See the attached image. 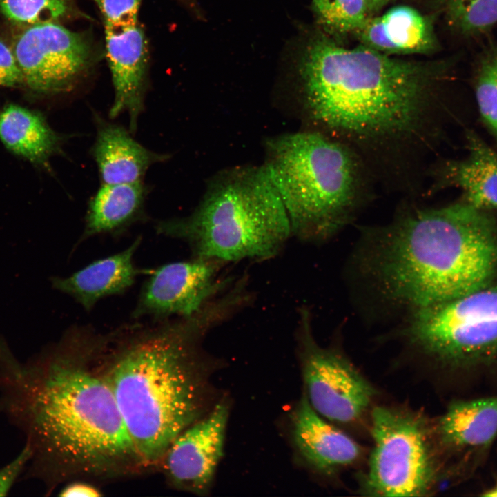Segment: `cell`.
Listing matches in <instances>:
<instances>
[{
  "label": "cell",
  "mask_w": 497,
  "mask_h": 497,
  "mask_svg": "<svg viewBox=\"0 0 497 497\" xmlns=\"http://www.w3.org/2000/svg\"><path fill=\"white\" fill-rule=\"evenodd\" d=\"M438 432L453 447L490 444L497 436V396L451 404L439 420Z\"/></svg>",
  "instance_id": "obj_20"
},
{
  "label": "cell",
  "mask_w": 497,
  "mask_h": 497,
  "mask_svg": "<svg viewBox=\"0 0 497 497\" xmlns=\"http://www.w3.org/2000/svg\"><path fill=\"white\" fill-rule=\"evenodd\" d=\"M403 336L427 357L465 366L497 355V285L413 310Z\"/></svg>",
  "instance_id": "obj_7"
},
{
  "label": "cell",
  "mask_w": 497,
  "mask_h": 497,
  "mask_svg": "<svg viewBox=\"0 0 497 497\" xmlns=\"http://www.w3.org/2000/svg\"><path fill=\"white\" fill-rule=\"evenodd\" d=\"M21 83V77L14 53L0 40V86H14Z\"/></svg>",
  "instance_id": "obj_28"
},
{
  "label": "cell",
  "mask_w": 497,
  "mask_h": 497,
  "mask_svg": "<svg viewBox=\"0 0 497 497\" xmlns=\"http://www.w3.org/2000/svg\"><path fill=\"white\" fill-rule=\"evenodd\" d=\"M294 71L308 130L350 149L377 186L422 193L439 130L436 70L318 32L301 46Z\"/></svg>",
  "instance_id": "obj_1"
},
{
  "label": "cell",
  "mask_w": 497,
  "mask_h": 497,
  "mask_svg": "<svg viewBox=\"0 0 497 497\" xmlns=\"http://www.w3.org/2000/svg\"><path fill=\"white\" fill-rule=\"evenodd\" d=\"M469 155L462 161L434 164L426 193L453 186L462 190L465 202L480 209L497 208V155L469 133Z\"/></svg>",
  "instance_id": "obj_16"
},
{
  "label": "cell",
  "mask_w": 497,
  "mask_h": 497,
  "mask_svg": "<svg viewBox=\"0 0 497 497\" xmlns=\"http://www.w3.org/2000/svg\"><path fill=\"white\" fill-rule=\"evenodd\" d=\"M367 8L369 15L371 17L372 14L377 12L385 5H387L391 0H364Z\"/></svg>",
  "instance_id": "obj_30"
},
{
  "label": "cell",
  "mask_w": 497,
  "mask_h": 497,
  "mask_svg": "<svg viewBox=\"0 0 497 497\" xmlns=\"http://www.w3.org/2000/svg\"><path fill=\"white\" fill-rule=\"evenodd\" d=\"M110 335L73 326L26 364L0 345V411L26 433L32 474L49 489L144 472L101 360Z\"/></svg>",
  "instance_id": "obj_2"
},
{
  "label": "cell",
  "mask_w": 497,
  "mask_h": 497,
  "mask_svg": "<svg viewBox=\"0 0 497 497\" xmlns=\"http://www.w3.org/2000/svg\"><path fill=\"white\" fill-rule=\"evenodd\" d=\"M142 240L137 237L122 251L93 261L68 277H53V287L72 297L86 311L104 298L126 292L141 272L133 257Z\"/></svg>",
  "instance_id": "obj_15"
},
{
  "label": "cell",
  "mask_w": 497,
  "mask_h": 497,
  "mask_svg": "<svg viewBox=\"0 0 497 497\" xmlns=\"http://www.w3.org/2000/svg\"><path fill=\"white\" fill-rule=\"evenodd\" d=\"M422 418L406 410L376 407L373 449L363 482L369 495L419 496L431 489L436 466Z\"/></svg>",
  "instance_id": "obj_8"
},
{
  "label": "cell",
  "mask_w": 497,
  "mask_h": 497,
  "mask_svg": "<svg viewBox=\"0 0 497 497\" xmlns=\"http://www.w3.org/2000/svg\"><path fill=\"white\" fill-rule=\"evenodd\" d=\"M31 457V448L26 444L14 460L0 469V496H6L10 491L27 462L30 461Z\"/></svg>",
  "instance_id": "obj_27"
},
{
  "label": "cell",
  "mask_w": 497,
  "mask_h": 497,
  "mask_svg": "<svg viewBox=\"0 0 497 497\" xmlns=\"http://www.w3.org/2000/svg\"><path fill=\"white\" fill-rule=\"evenodd\" d=\"M0 12L10 21L27 27L86 17L75 0H0Z\"/></svg>",
  "instance_id": "obj_22"
},
{
  "label": "cell",
  "mask_w": 497,
  "mask_h": 497,
  "mask_svg": "<svg viewBox=\"0 0 497 497\" xmlns=\"http://www.w3.org/2000/svg\"><path fill=\"white\" fill-rule=\"evenodd\" d=\"M369 233L365 271L380 291L415 310L490 284L497 271V224L465 202L404 209Z\"/></svg>",
  "instance_id": "obj_4"
},
{
  "label": "cell",
  "mask_w": 497,
  "mask_h": 497,
  "mask_svg": "<svg viewBox=\"0 0 497 497\" xmlns=\"http://www.w3.org/2000/svg\"><path fill=\"white\" fill-rule=\"evenodd\" d=\"M106 55L114 88L111 118L126 113L129 129L135 131L144 106L147 85L148 50L139 23L119 29H105Z\"/></svg>",
  "instance_id": "obj_13"
},
{
  "label": "cell",
  "mask_w": 497,
  "mask_h": 497,
  "mask_svg": "<svg viewBox=\"0 0 497 497\" xmlns=\"http://www.w3.org/2000/svg\"><path fill=\"white\" fill-rule=\"evenodd\" d=\"M360 44L387 55L426 54L436 50L432 22L415 8L397 6L369 17L355 32Z\"/></svg>",
  "instance_id": "obj_17"
},
{
  "label": "cell",
  "mask_w": 497,
  "mask_h": 497,
  "mask_svg": "<svg viewBox=\"0 0 497 497\" xmlns=\"http://www.w3.org/2000/svg\"><path fill=\"white\" fill-rule=\"evenodd\" d=\"M228 416L219 403L172 441L158 467L171 485L197 494L208 487L223 455Z\"/></svg>",
  "instance_id": "obj_12"
},
{
  "label": "cell",
  "mask_w": 497,
  "mask_h": 497,
  "mask_svg": "<svg viewBox=\"0 0 497 497\" xmlns=\"http://www.w3.org/2000/svg\"><path fill=\"white\" fill-rule=\"evenodd\" d=\"M292 414L295 444L313 469L332 476L359 460L362 456L360 445L327 422L312 407L306 393Z\"/></svg>",
  "instance_id": "obj_14"
},
{
  "label": "cell",
  "mask_w": 497,
  "mask_h": 497,
  "mask_svg": "<svg viewBox=\"0 0 497 497\" xmlns=\"http://www.w3.org/2000/svg\"><path fill=\"white\" fill-rule=\"evenodd\" d=\"M21 83L40 94L72 91L96 63L97 52L88 33L57 22L27 27L12 48Z\"/></svg>",
  "instance_id": "obj_9"
},
{
  "label": "cell",
  "mask_w": 497,
  "mask_h": 497,
  "mask_svg": "<svg viewBox=\"0 0 497 497\" xmlns=\"http://www.w3.org/2000/svg\"><path fill=\"white\" fill-rule=\"evenodd\" d=\"M262 166L286 208L291 235L303 241L333 235L375 196L376 183L360 158L313 130L268 139Z\"/></svg>",
  "instance_id": "obj_5"
},
{
  "label": "cell",
  "mask_w": 497,
  "mask_h": 497,
  "mask_svg": "<svg viewBox=\"0 0 497 497\" xmlns=\"http://www.w3.org/2000/svg\"><path fill=\"white\" fill-rule=\"evenodd\" d=\"M99 8L104 29H118L139 23L142 0H93Z\"/></svg>",
  "instance_id": "obj_26"
},
{
  "label": "cell",
  "mask_w": 497,
  "mask_h": 497,
  "mask_svg": "<svg viewBox=\"0 0 497 497\" xmlns=\"http://www.w3.org/2000/svg\"><path fill=\"white\" fill-rule=\"evenodd\" d=\"M0 139L13 153L39 164L57 153L61 144L42 115L16 105L0 115Z\"/></svg>",
  "instance_id": "obj_21"
},
{
  "label": "cell",
  "mask_w": 497,
  "mask_h": 497,
  "mask_svg": "<svg viewBox=\"0 0 497 497\" xmlns=\"http://www.w3.org/2000/svg\"><path fill=\"white\" fill-rule=\"evenodd\" d=\"M315 19L331 35L355 33L369 15L364 0H311Z\"/></svg>",
  "instance_id": "obj_24"
},
{
  "label": "cell",
  "mask_w": 497,
  "mask_h": 497,
  "mask_svg": "<svg viewBox=\"0 0 497 497\" xmlns=\"http://www.w3.org/2000/svg\"><path fill=\"white\" fill-rule=\"evenodd\" d=\"M226 264L192 257L146 271L149 277L142 287L132 317L162 320L193 315L234 282L231 277H221Z\"/></svg>",
  "instance_id": "obj_11"
},
{
  "label": "cell",
  "mask_w": 497,
  "mask_h": 497,
  "mask_svg": "<svg viewBox=\"0 0 497 497\" xmlns=\"http://www.w3.org/2000/svg\"><path fill=\"white\" fill-rule=\"evenodd\" d=\"M483 496H491V497H497V485L494 486V487L491 488L488 491H487Z\"/></svg>",
  "instance_id": "obj_32"
},
{
  "label": "cell",
  "mask_w": 497,
  "mask_h": 497,
  "mask_svg": "<svg viewBox=\"0 0 497 497\" xmlns=\"http://www.w3.org/2000/svg\"><path fill=\"white\" fill-rule=\"evenodd\" d=\"M183 6H184L188 11H191L196 17H200L202 11L199 8L197 0H177Z\"/></svg>",
  "instance_id": "obj_31"
},
{
  "label": "cell",
  "mask_w": 497,
  "mask_h": 497,
  "mask_svg": "<svg viewBox=\"0 0 497 497\" xmlns=\"http://www.w3.org/2000/svg\"><path fill=\"white\" fill-rule=\"evenodd\" d=\"M240 310L220 294L188 317L119 327L101 353L106 378L145 471L158 469L172 441L199 418V342Z\"/></svg>",
  "instance_id": "obj_3"
},
{
  "label": "cell",
  "mask_w": 497,
  "mask_h": 497,
  "mask_svg": "<svg viewBox=\"0 0 497 497\" xmlns=\"http://www.w3.org/2000/svg\"><path fill=\"white\" fill-rule=\"evenodd\" d=\"M155 230L187 243L193 257L226 263L272 258L291 235L286 208L262 165L218 173L192 213L159 221Z\"/></svg>",
  "instance_id": "obj_6"
},
{
  "label": "cell",
  "mask_w": 497,
  "mask_h": 497,
  "mask_svg": "<svg viewBox=\"0 0 497 497\" xmlns=\"http://www.w3.org/2000/svg\"><path fill=\"white\" fill-rule=\"evenodd\" d=\"M476 95L482 117L497 134V50L481 64Z\"/></svg>",
  "instance_id": "obj_25"
},
{
  "label": "cell",
  "mask_w": 497,
  "mask_h": 497,
  "mask_svg": "<svg viewBox=\"0 0 497 497\" xmlns=\"http://www.w3.org/2000/svg\"><path fill=\"white\" fill-rule=\"evenodd\" d=\"M298 326L303 378L311 405L333 422L358 420L373 400L376 389L342 353L316 343L306 309L300 310Z\"/></svg>",
  "instance_id": "obj_10"
},
{
  "label": "cell",
  "mask_w": 497,
  "mask_h": 497,
  "mask_svg": "<svg viewBox=\"0 0 497 497\" xmlns=\"http://www.w3.org/2000/svg\"><path fill=\"white\" fill-rule=\"evenodd\" d=\"M148 188L143 181L101 184L89 202L78 243L100 235H117L142 220Z\"/></svg>",
  "instance_id": "obj_19"
},
{
  "label": "cell",
  "mask_w": 497,
  "mask_h": 497,
  "mask_svg": "<svg viewBox=\"0 0 497 497\" xmlns=\"http://www.w3.org/2000/svg\"><path fill=\"white\" fill-rule=\"evenodd\" d=\"M97 136L92 153L102 184L143 181L148 169L167 156L148 150L121 126L95 115Z\"/></svg>",
  "instance_id": "obj_18"
},
{
  "label": "cell",
  "mask_w": 497,
  "mask_h": 497,
  "mask_svg": "<svg viewBox=\"0 0 497 497\" xmlns=\"http://www.w3.org/2000/svg\"><path fill=\"white\" fill-rule=\"evenodd\" d=\"M103 494L94 483L76 480L68 482L59 491V496L64 497H98Z\"/></svg>",
  "instance_id": "obj_29"
},
{
  "label": "cell",
  "mask_w": 497,
  "mask_h": 497,
  "mask_svg": "<svg viewBox=\"0 0 497 497\" xmlns=\"http://www.w3.org/2000/svg\"><path fill=\"white\" fill-rule=\"evenodd\" d=\"M449 24L464 35H477L497 23V0H438Z\"/></svg>",
  "instance_id": "obj_23"
}]
</instances>
